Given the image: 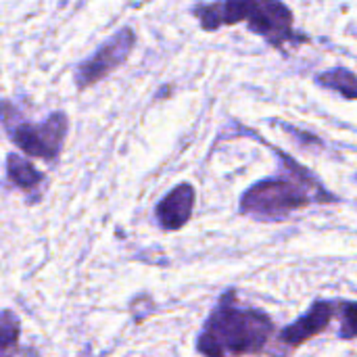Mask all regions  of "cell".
I'll return each instance as SVG.
<instances>
[{
    "mask_svg": "<svg viewBox=\"0 0 357 357\" xmlns=\"http://www.w3.org/2000/svg\"><path fill=\"white\" fill-rule=\"evenodd\" d=\"M274 335V322L255 307L236 305V293L228 291L199 335L197 349L205 357L257 356Z\"/></svg>",
    "mask_w": 357,
    "mask_h": 357,
    "instance_id": "obj_1",
    "label": "cell"
},
{
    "mask_svg": "<svg viewBox=\"0 0 357 357\" xmlns=\"http://www.w3.org/2000/svg\"><path fill=\"white\" fill-rule=\"evenodd\" d=\"M280 155V161L289 167V178H268L253 184L241 197V213L278 222L310 203H335L337 197L326 192V188L289 155Z\"/></svg>",
    "mask_w": 357,
    "mask_h": 357,
    "instance_id": "obj_2",
    "label": "cell"
},
{
    "mask_svg": "<svg viewBox=\"0 0 357 357\" xmlns=\"http://www.w3.org/2000/svg\"><path fill=\"white\" fill-rule=\"evenodd\" d=\"M69 119L65 113L56 111L42 123H19L10 130V140L29 157L44 161H54L65 144Z\"/></svg>",
    "mask_w": 357,
    "mask_h": 357,
    "instance_id": "obj_3",
    "label": "cell"
},
{
    "mask_svg": "<svg viewBox=\"0 0 357 357\" xmlns=\"http://www.w3.org/2000/svg\"><path fill=\"white\" fill-rule=\"evenodd\" d=\"M134 44H136V33L132 27H123L121 31L111 36L88 59H84L75 67V73H73L75 86L84 90L105 79L111 71H115L121 63H126Z\"/></svg>",
    "mask_w": 357,
    "mask_h": 357,
    "instance_id": "obj_4",
    "label": "cell"
},
{
    "mask_svg": "<svg viewBox=\"0 0 357 357\" xmlns=\"http://www.w3.org/2000/svg\"><path fill=\"white\" fill-rule=\"evenodd\" d=\"M247 23L253 33L261 36L276 48H280L284 42L305 40V36L293 31V13L280 0H255Z\"/></svg>",
    "mask_w": 357,
    "mask_h": 357,
    "instance_id": "obj_5",
    "label": "cell"
},
{
    "mask_svg": "<svg viewBox=\"0 0 357 357\" xmlns=\"http://www.w3.org/2000/svg\"><path fill=\"white\" fill-rule=\"evenodd\" d=\"M339 314V301H314L312 307L297 318L291 326H287L280 333V343L289 347H301L320 333H324L331 324V320Z\"/></svg>",
    "mask_w": 357,
    "mask_h": 357,
    "instance_id": "obj_6",
    "label": "cell"
},
{
    "mask_svg": "<svg viewBox=\"0 0 357 357\" xmlns=\"http://www.w3.org/2000/svg\"><path fill=\"white\" fill-rule=\"evenodd\" d=\"M195 201H197L195 186L188 184V182L178 184L155 207V218H157L159 226L163 230H167V232L184 228L192 218Z\"/></svg>",
    "mask_w": 357,
    "mask_h": 357,
    "instance_id": "obj_7",
    "label": "cell"
},
{
    "mask_svg": "<svg viewBox=\"0 0 357 357\" xmlns=\"http://www.w3.org/2000/svg\"><path fill=\"white\" fill-rule=\"evenodd\" d=\"M6 178L21 190L25 192H33L40 188V184L44 182V174L40 169H36L27 159L19 157L17 153H10L6 157Z\"/></svg>",
    "mask_w": 357,
    "mask_h": 357,
    "instance_id": "obj_8",
    "label": "cell"
},
{
    "mask_svg": "<svg viewBox=\"0 0 357 357\" xmlns=\"http://www.w3.org/2000/svg\"><path fill=\"white\" fill-rule=\"evenodd\" d=\"M316 82L328 90L339 92L341 96H345L349 100H357V75L345 67L328 69V71L316 75Z\"/></svg>",
    "mask_w": 357,
    "mask_h": 357,
    "instance_id": "obj_9",
    "label": "cell"
},
{
    "mask_svg": "<svg viewBox=\"0 0 357 357\" xmlns=\"http://www.w3.org/2000/svg\"><path fill=\"white\" fill-rule=\"evenodd\" d=\"M19 320L13 316V312H2V333H0V356L13 357L19 345Z\"/></svg>",
    "mask_w": 357,
    "mask_h": 357,
    "instance_id": "obj_10",
    "label": "cell"
},
{
    "mask_svg": "<svg viewBox=\"0 0 357 357\" xmlns=\"http://www.w3.org/2000/svg\"><path fill=\"white\" fill-rule=\"evenodd\" d=\"M255 0H220L224 25H234L241 21H249Z\"/></svg>",
    "mask_w": 357,
    "mask_h": 357,
    "instance_id": "obj_11",
    "label": "cell"
},
{
    "mask_svg": "<svg viewBox=\"0 0 357 357\" xmlns=\"http://www.w3.org/2000/svg\"><path fill=\"white\" fill-rule=\"evenodd\" d=\"M341 339H357V301H339Z\"/></svg>",
    "mask_w": 357,
    "mask_h": 357,
    "instance_id": "obj_12",
    "label": "cell"
},
{
    "mask_svg": "<svg viewBox=\"0 0 357 357\" xmlns=\"http://www.w3.org/2000/svg\"><path fill=\"white\" fill-rule=\"evenodd\" d=\"M356 182H357V174H356Z\"/></svg>",
    "mask_w": 357,
    "mask_h": 357,
    "instance_id": "obj_13",
    "label": "cell"
}]
</instances>
